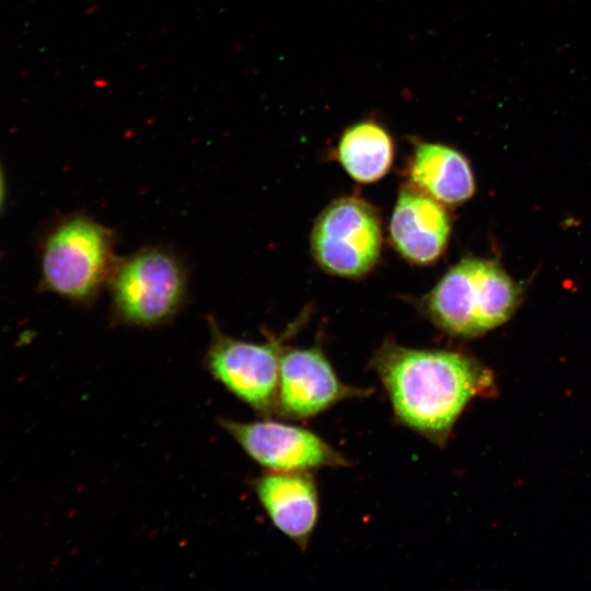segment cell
I'll list each match as a JSON object with an SVG mask.
<instances>
[{
	"instance_id": "obj_1",
	"label": "cell",
	"mask_w": 591,
	"mask_h": 591,
	"mask_svg": "<svg viewBox=\"0 0 591 591\" xmlns=\"http://www.w3.org/2000/svg\"><path fill=\"white\" fill-rule=\"evenodd\" d=\"M372 364L398 420L443 445L467 403L488 390L490 373L453 350L383 345Z\"/></svg>"
},
{
	"instance_id": "obj_2",
	"label": "cell",
	"mask_w": 591,
	"mask_h": 591,
	"mask_svg": "<svg viewBox=\"0 0 591 591\" xmlns=\"http://www.w3.org/2000/svg\"><path fill=\"white\" fill-rule=\"evenodd\" d=\"M520 297V287L497 263L465 258L444 274L424 306L441 329L475 337L507 322Z\"/></svg>"
},
{
	"instance_id": "obj_3",
	"label": "cell",
	"mask_w": 591,
	"mask_h": 591,
	"mask_svg": "<svg viewBox=\"0 0 591 591\" xmlns=\"http://www.w3.org/2000/svg\"><path fill=\"white\" fill-rule=\"evenodd\" d=\"M187 268L164 246H147L119 258L108 283L117 323L154 327L170 322L186 301Z\"/></svg>"
},
{
	"instance_id": "obj_4",
	"label": "cell",
	"mask_w": 591,
	"mask_h": 591,
	"mask_svg": "<svg viewBox=\"0 0 591 591\" xmlns=\"http://www.w3.org/2000/svg\"><path fill=\"white\" fill-rule=\"evenodd\" d=\"M115 232L85 215L61 222L48 236L43 278L49 290L79 303L94 301L108 286L119 257Z\"/></svg>"
},
{
	"instance_id": "obj_5",
	"label": "cell",
	"mask_w": 591,
	"mask_h": 591,
	"mask_svg": "<svg viewBox=\"0 0 591 591\" xmlns=\"http://www.w3.org/2000/svg\"><path fill=\"white\" fill-rule=\"evenodd\" d=\"M311 248L327 273L350 278L364 276L376 265L382 251L376 210L358 197L334 200L314 223Z\"/></svg>"
},
{
	"instance_id": "obj_6",
	"label": "cell",
	"mask_w": 591,
	"mask_h": 591,
	"mask_svg": "<svg viewBox=\"0 0 591 591\" xmlns=\"http://www.w3.org/2000/svg\"><path fill=\"white\" fill-rule=\"evenodd\" d=\"M211 340L206 366L213 378L236 397L262 414L276 412L282 339L265 343L236 339L209 317Z\"/></svg>"
},
{
	"instance_id": "obj_7",
	"label": "cell",
	"mask_w": 591,
	"mask_h": 591,
	"mask_svg": "<svg viewBox=\"0 0 591 591\" xmlns=\"http://www.w3.org/2000/svg\"><path fill=\"white\" fill-rule=\"evenodd\" d=\"M221 424L255 462L274 472H309L348 465L343 454L305 428L275 420L223 419Z\"/></svg>"
},
{
	"instance_id": "obj_8",
	"label": "cell",
	"mask_w": 591,
	"mask_h": 591,
	"mask_svg": "<svg viewBox=\"0 0 591 591\" xmlns=\"http://www.w3.org/2000/svg\"><path fill=\"white\" fill-rule=\"evenodd\" d=\"M364 393L343 384L317 347L287 349L281 355L276 410L286 418H310Z\"/></svg>"
},
{
	"instance_id": "obj_9",
	"label": "cell",
	"mask_w": 591,
	"mask_h": 591,
	"mask_svg": "<svg viewBox=\"0 0 591 591\" xmlns=\"http://www.w3.org/2000/svg\"><path fill=\"white\" fill-rule=\"evenodd\" d=\"M390 234L404 258L417 265H429L448 245L451 220L443 204L408 184L396 200Z\"/></svg>"
},
{
	"instance_id": "obj_10",
	"label": "cell",
	"mask_w": 591,
	"mask_h": 591,
	"mask_svg": "<svg viewBox=\"0 0 591 591\" xmlns=\"http://www.w3.org/2000/svg\"><path fill=\"white\" fill-rule=\"evenodd\" d=\"M257 497L274 525L306 547L318 514L316 485L309 472H271L255 483Z\"/></svg>"
},
{
	"instance_id": "obj_11",
	"label": "cell",
	"mask_w": 591,
	"mask_h": 591,
	"mask_svg": "<svg viewBox=\"0 0 591 591\" xmlns=\"http://www.w3.org/2000/svg\"><path fill=\"white\" fill-rule=\"evenodd\" d=\"M407 173L412 186L443 205L462 204L475 193L468 160L456 149L442 143H417Z\"/></svg>"
},
{
	"instance_id": "obj_12",
	"label": "cell",
	"mask_w": 591,
	"mask_h": 591,
	"mask_svg": "<svg viewBox=\"0 0 591 591\" xmlns=\"http://www.w3.org/2000/svg\"><path fill=\"white\" fill-rule=\"evenodd\" d=\"M336 154L350 177L360 183H373L390 171L394 159V141L380 123L364 119L343 131Z\"/></svg>"
},
{
	"instance_id": "obj_13",
	"label": "cell",
	"mask_w": 591,
	"mask_h": 591,
	"mask_svg": "<svg viewBox=\"0 0 591 591\" xmlns=\"http://www.w3.org/2000/svg\"><path fill=\"white\" fill-rule=\"evenodd\" d=\"M2 196H3V186H2V177H1V173H0V206H1V202H2Z\"/></svg>"
}]
</instances>
